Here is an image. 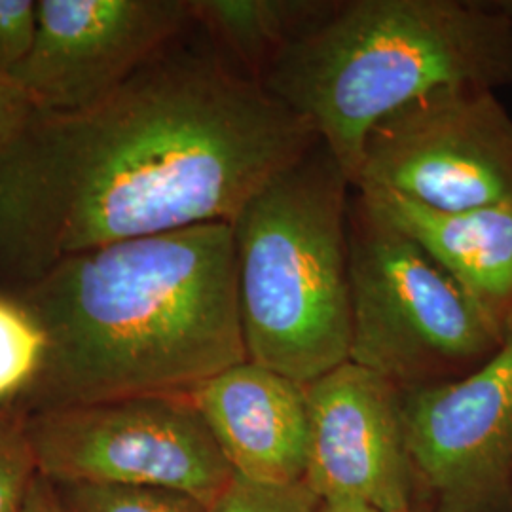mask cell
Listing matches in <instances>:
<instances>
[{"label": "cell", "instance_id": "cell-1", "mask_svg": "<svg viewBox=\"0 0 512 512\" xmlns=\"http://www.w3.org/2000/svg\"><path fill=\"white\" fill-rule=\"evenodd\" d=\"M317 143L260 82L181 38L86 109L29 110L0 145V285L112 243L232 224Z\"/></svg>", "mask_w": 512, "mask_h": 512}, {"label": "cell", "instance_id": "cell-2", "mask_svg": "<svg viewBox=\"0 0 512 512\" xmlns=\"http://www.w3.org/2000/svg\"><path fill=\"white\" fill-rule=\"evenodd\" d=\"M14 293L46 336L25 414L139 397H190L247 361L228 222L63 258Z\"/></svg>", "mask_w": 512, "mask_h": 512}, {"label": "cell", "instance_id": "cell-3", "mask_svg": "<svg viewBox=\"0 0 512 512\" xmlns=\"http://www.w3.org/2000/svg\"><path fill=\"white\" fill-rule=\"evenodd\" d=\"M456 84H512V27L488 0H340L262 82L310 122L351 184L370 129Z\"/></svg>", "mask_w": 512, "mask_h": 512}, {"label": "cell", "instance_id": "cell-4", "mask_svg": "<svg viewBox=\"0 0 512 512\" xmlns=\"http://www.w3.org/2000/svg\"><path fill=\"white\" fill-rule=\"evenodd\" d=\"M353 184L321 141L232 220L247 359L308 385L349 361Z\"/></svg>", "mask_w": 512, "mask_h": 512}, {"label": "cell", "instance_id": "cell-5", "mask_svg": "<svg viewBox=\"0 0 512 512\" xmlns=\"http://www.w3.org/2000/svg\"><path fill=\"white\" fill-rule=\"evenodd\" d=\"M349 363L399 389L458 380L505 330L399 224L353 188L348 209Z\"/></svg>", "mask_w": 512, "mask_h": 512}, {"label": "cell", "instance_id": "cell-6", "mask_svg": "<svg viewBox=\"0 0 512 512\" xmlns=\"http://www.w3.org/2000/svg\"><path fill=\"white\" fill-rule=\"evenodd\" d=\"M38 471L54 484L158 488L207 509L234 473L190 397H139L27 414Z\"/></svg>", "mask_w": 512, "mask_h": 512}, {"label": "cell", "instance_id": "cell-7", "mask_svg": "<svg viewBox=\"0 0 512 512\" xmlns=\"http://www.w3.org/2000/svg\"><path fill=\"white\" fill-rule=\"evenodd\" d=\"M353 188L440 213L512 203L511 112L494 90H431L370 129Z\"/></svg>", "mask_w": 512, "mask_h": 512}, {"label": "cell", "instance_id": "cell-8", "mask_svg": "<svg viewBox=\"0 0 512 512\" xmlns=\"http://www.w3.org/2000/svg\"><path fill=\"white\" fill-rule=\"evenodd\" d=\"M414 478L439 512L512 509V319L494 355L458 380L401 389Z\"/></svg>", "mask_w": 512, "mask_h": 512}, {"label": "cell", "instance_id": "cell-9", "mask_svg": "<svg viewBox=\"0 0 512 512\" xmlns=\"http://www.w3.org/2000/svg\"><path fill=\"white\" fill-rule=\"evenodd\" d=\"M190 27L188 0H38L33 46L10 80L33 109H86Z\"/></svg>", "mask_w": 512, "mask_h": 512}, {"label": "cell", "instance_id": "cell-10", "mask_svg": "<svg viewBox=\"0 0 512 512\" xmlns=\"http://www.w3.org/2000/svg\"><path fill=\"white\" fill-rule=\"evenodd\" d=\"M306 395L304 484L321 503L412 509L416 478L404 439L401 389L348 361L306 385Z\"/></svg>", "mask_w": 512, "mask_h": 512}, {"label": "cell", "instance_id": "cell-11", "mask_svg": "<svg viewBox=\"0 0 512 512\" xmlns=\"http://www.w3.org/2000/svg\"><path fill=\"white\" fill-rule=\"evenodd\" d=\"M190 401L236 478L258 486L304 482L306 385L247 359L200 385Z\"/></svg>", "mask_w": 512, "mask_h": 512}, {"label": "cell", "instance_id": "cell-12", "mask_svg": "<svg viewBox=\"0 0 512 512\" xmlns=\"http://www.w3.org/2000/svg\"><path fill=\"white\" fill-rule=\"evenodd\" d=\"M359 192L416 239L499 329H507L512 319V203L440 213L387 192Z\"/></svg>", "mask_w": 512, "mask_h": 512}, {"label": "cell", "instance_id": "cell-13", "mask_svg": "<svg viewBox=\"0 0 512 512\" xmlns=\"http://www.w3.org/2000/svg\"><path fill=\"white\" fill-rule=\"evenodd\" d=\"M194 27L238 73L264 82L294 44L340 0H188Z\"/></svg>", "mask_w": 512, "mask_h": 512}, {"label": "cell", "instance_id": "cell-14", "mask_svg": "<svg viewBox=\"0 0 512 512\" xmlns=\"http://www.w3.org/2000/svg\"><path fill=\"white\" fill-rule=\"evenodd\" d=\"M46 353L37 319L14 293H0V404L14 403L31 387Z\"/></svg>", "mask_w": 512, "mask_h": 512}, {"label": "cell", "instance_id": "cell-15", "mask_svg": "<svg viewBox=\"0 0 512 512\" xmlns=\"http://www.w3.org/2000/svg\"><path fill=\"white\" fill-rule=\"evenodd\" d=\"M55 490L65 512H207V507L190 495L158 488L55 484Z\"/></svg>", "mask_w": 512, "mask_h": 512}, {"label": "cell", "instance_id": "cell-16", "mask_svg": "<svg viewBox=\"0 0 512 512\" xmlns=\"http://www.w3.org/2000/svg\"><path fill=\"white\" fill-rule=\"evenodd\" d=\"M38 476L27 414L16 403L0 404V512H21Z\"/></svg>", "mask_w": 512, "mask_h": 512}, {"label": "cell", "instance_id": "cell-17", "mask_svg": "<svg viewBox=\"0 0 512 512\" xmlns=\"http://www.w3.org/2000/svg\"><path fill=\"white\" fill-rule=\"evenodd\" d=\"M319 505L321 499L304 482L258 486L234 476L207 512H317Z\"/></svg>", "mask_w": 512, "mask_h": 512}, {"label": "cell", "instance_id": "cell-18", "mask_svg": "<svg viewBox=\"0 0 512 512\" xmlns=\"http://www.w3.org/2000/svg\"><path fill=\"white\" fill-rule=\"evenodd\" d=\"M37 31L35 0H0V74L12 76L27 57Z\"/></svg>", "mask_w": 512, "mask_h": 512}, {"label": "cell", "instance_id": "cell-19", "mask_svg": "<svg viewBox=\"0 0 512 512\" xmlns=\"http://www.w3.org/2000/svg\"><path fill=\"white\" fill-rule=\"evenodd\" d=\"M31 109L33 107L19 92L18 86L8 76L0 74V145L18 128Z\"/></svg>", "mask_w": 512, "mask_h": 512}, {"label": "cell", "instance_id": "cell-20", "mask_svg": "<svg viewBox=\"0 0 512 512\" xmlns=\"http://www.w3.org/2000/svg\"><path fill=\"white\" fill-rule=\"evenodd\" d=\"M21 512H65L61 507L55 484L42 475L38 476Z\"/></svg>", "mask_w": 512, "mask_h": 512}, {"label": "cell", "instance_id": "cell-21", "mask_svg": "<svg viewBox=\"0 0 512 512\" xmlns=\"http://www.w3.org/2000/svg\"><path fill=\"white\" fill-rule=\"evenodd\" d=\"M317 512H378L363 503H321Z\"/></svg>", "mask_w": 512, "mask_h": 512}, {"label": "cell", "instance_id": "cell-22", "mask_svg": "<svg viewBox=\"0 0 512 512\" xmlns=\"http://www.w3.org/2000/svg\"><path fill=\"white\" fill-rule=\"evenodd\" d=\"M488 2L499 16H503L509 21V25L512 27V0H488Z\"/></svg>", "mask_w": 512, "mask_h": 512}, {"label": "cell", "instance_id": "cell-23", "mask_svg": "<svg viewBox=\"0 0 512 512\" xmlns=\"http://www.w3.org/2000/svg\"><path fill=\"white\" fill-rule=\"evenodd\" d=\"M403 512H439V511H435V509H433V511H420V509H414V507H412V509H408V511H403Z\"/></svg>", "mask_w": 512, "mask_h": 512}]
</instances>
